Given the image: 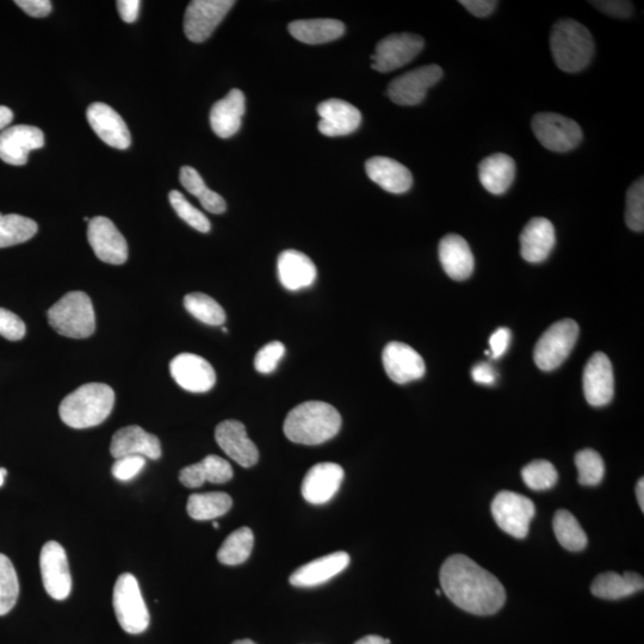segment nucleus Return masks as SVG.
I'll list each match as a JSON object with an SVG mask.
<instances>
[{"instance_id":"nucleus-51","label":"nucleus","mask_w":644,"mask_h":644,"mask_svg":"<svg viewBox=\"0 0 644 644\" xmlns=\"http://www.w3.org/2000/svg\"><path fill=\"white\" fill-rule=\"evenodd\" d=\"M461 5L466 8L470 14L476 17H487L497 8L498 2L494 0H461Z\"/></svg>"},{"instance_id":"nucleus-35","label":"nucleus","mask_w":644,"mask_h":644,"mask_svg":"<svg viewBox=\"0 0 644 644\" xmlns=\"http://www.w3.org/2000/svg\"><path fill=\"white\" fill-rule=\"evenodd\" d=\"M255 536L250 528H240L232 532L218 551V560L222 565L238 566L249 560Z\"/></svg>"},{"instance_id":"nucleus-40","label":"nucleus","mask_w":644,"mask_h":644,"mask_svg":"<svg viewBox=\"0 0 644 644\" xmlns=\"http://www.w3.org/2000/svg\"><path fill=\"white\" fill-rule=\"evenodd\" d=\"M579 476L578 480L582 486H597L603 481L605 464L602 456L597 451L585 449L575 456Z\"/></svg>"},{"instance_id":"nucleus-31","label":"nucleus","mask_w":644,"mask_h":644,"mask_svg":"<svg viewBox=\"0 0 644 644\" xmlns=\"http://www.w3.org/2000/svg\"><path fill=\"white\" fill-rule=\"evenodd\" d=\"M233 478V469L224 458L209 455L201 462L185 467L179 473V481L188 488H198L206 482L227 483Z\"/></svg>"},{"instance_id":"nucleus-2","label":"nucleus","mask_w":644,"mask_h":644,"mask_svg":"<svg viewBox=\"0 0 644 644\" xmlns=\"http://www.w3.org/2000/svg\"><path fill=\"white\" fill-rule=\"evenodd\" d=\"M342 417L330 404L307 401L291 410L283 431L289 441L303 445H319L336 437L342 429Z\"/></svg>"},{"instance_id":"nucleus-48","label":"nucleus","mask_w":644,"mask_h":644,"mask_svg":"<svg viewBox=\"0 0 644 644\" xmlns=\"http://www.w3.org/2000/svg\"><path fill=\"white\" fill-rule=\"evenodd\" d=\"M179 181H181L185 190L197 198L206 193L208 189L204 184L203 178L194 167L184 166L181 173H179Z\"/></svg>"},{"instance_id":"nucleus-9","label":"nucleus","mask_w":644,"mask_h":644,"mask_svg":"<svg viewBox=\"0 0 644 644\" xmlns=\"http://www.w3.org/2000/svg\"><path fill=\"white\" fill-rule=\"evenodd\" d=\"M492 515L499 528L523 540L529 534L531 520L536 513L535 504L522 494L504 491L492 503Z\"/></svg>"},{"instance_id":"nucleus-6","label":"nucleus","mask_w":644,"mask_h":644,"mask_svg":"<svg viewBox=\"0 0 644 644\" xmlns=\"http://www.w3.org/2000/svg\"><path fill=\"white\" fill-rule=\"evenodd\" d=\"M113 605L117 622L128 634L138 635L145 633L150 627V612L133 574L125 573L117 579Z\"/></svg>"},{"instance_id":"nucleus-47","label":"nucleus","mask_w":644,"mask_h":644,"mask_svg":"<svg viewBox=\"0 0 644 644\" xmlns=\"http://www.w3.org/2000/svg\"><path fill=\"white\" fill-rule=\"evenodd\" d=\"M594 8L603 12L606 16L615 18H629L634 14V6L630 2L623 0H599V2H590Z\"/></svg>"},{"instance_id":"nucleus-37","label":"nucleus","mask_w":644,"mask_h":644,"mask_svg":"<svg viewBox=\"0 0 644 644\" xmlns=\"http://www.w3.org/2000/svg\"><path fill=\"white\" fill-rule=\"evenodd\" d=\"M37 224L26 216L0 214V249L26 243L37 233Z\"/></svg>"},{"instance_id":"nucleus-16","label":"nucleus","mask_w":644,"mask_h":644,"mask_svg":"<svg viewBox=\"0 0 644 644\" xmlns=\"http://www.w3.org/2000/svg\"><path fill=\"white\" fill-rule=\"evenodd\" d=\"M170 373L178 386L190 393H206L215 386V370L206 359L181 354L172 359Z\"/></svg>"},{"instance_id":"nucleus-61","label":"nucleus","mask_w":644,"mask_h":644,"mask_svg":"<svg viewBox=\"0 0 644 644\" xmlns=\"http://www.w3.org/2000/svg\"><path fill=\"white\" fill-rule=\"evenodd\" d=\"M213 528H214V529H220V525H219L218 523H214V524H213Z\"/></svg>"},{"instance_id":"nucleus-52","label":"nucleus","mask_w":644,"mask_h":644,"mask_svg":"<svg viewBox=\"0 0 644 644\" xmlns=\"http://www.w3.org/2000/svg\"><path fill=\"white\" fill-rule=\"evenodd\" d=\"M202 207L208 210L212 214H222L226 212L227 204L219 194L214 193V191L207 189L206 193L198 197Z\"/></svg>"},{"instance_id":"nucleus-18","label":"nucleus","mask_w":644,"mask_h":644,"mask_svg":"<svg viewBox=\"0 0 644 644\" xmlns=\"http://www.w3.org/2000/svg\"><path fill=\"white\" fill-rule=\"evenodd\" d=\"M344 469L337 463L315 464L302 481L303 498L313 505H324L334 498L344 481Z\"/></svg>"},{"instance_id":"nucleus-22","label":"nucleus","mask_w":644,"mask_h":644,"mask_svg":"<svg viewBox=\"0 0 644 644\" xmlns=\"http://www.w3.org/2000/svg\"><path fill=\"white\" fill-rule=\"evenodd\" d=\"M86 116H88L91 128L105 144L119 148V150H127L132 144V136H130L125 121L109 105L91 104Z\"/></svg>"},{"instance_id":"nucleus-38","label":"nucleus","mask_w":644,"mask_h":644,"mask_svg":"<svg viewBox=\"0 0 644 644\" xmlns=\"http://www.w3.org/2000/svg\"><path fill=\"white\" fill-rule=\"evenodd\" d=\"M184 307L195 319L210 326L224 325L225 309L213 297L203 293H191L184 297Z\"/></svg>"},{"instance_id":"nucleus-12","label":"nucleus","mask_w":644,"mask_h":644,"mask_svg":"<svg viewBox=\"0 0 644 644\" xmlns=\"http://www.w3.org/2000/svg\"><path fill=\"white\" fill-rule=\"evenodd\" d=\"M40 568L43 586L49 597L67 599L72 590V577L66 551L60 543L49 541L43 546Z\"/></svg>"},{"instance_id":"nucleus-15","label":"nucleus","mask_w":644,"mask_h":644,"mask_svg":"<svg viewBox=\"0 0 644 644\" xmlns=\"http://www.w3.org/2000/svg\"><path fill=\"white\" fill-rule=\"evenodd\" d=\"M585 398L593 407L609 405L615 394L612 364L603 352H596L586 364L582 376Z\"/></svg>"},{"instance_id":"nucleus-46","label":"nucleus","mask_w":644,"mask_h":644,"mask_svg":"<svg viewBox=\"0 0 644 644\" xmlns=\"http://www.w3.org/2000/svg\"><path fill=\"white\" fill-rule=\"evenodd\" d=\"M26 332V324L20 317L8 309L0 308V336L17 342L26 336Z\"/></svg>"},{"instance_id":"nucleus-36","label":"nucleus","mask_w":644,"mask_h":644,"mask_svg":"<svg viewBox=\"0 0 644 644\" xmlns=\"http://www.w3.org/2000/svg\"><path fill=\"white\" fill-rule=\"evenodd\" d=\"M553 529L557 541L569 551L584 550L587 547L588 538L582 530L578 519L567 510H560L555 513Z\"/></svg>"},{"instance_id":"nucleus-50","label":"nucleus","mask_w":644,"mask_h":644,"mask_svg":"<svg viewBox=\"0 0 644 644\" xmlns=\"http://www.w3.org/2000/svg\"><path fill=\"white\" fill-rule=\"evenodd\" d=\"M16 5L35 18L46 17L51 14L53 6L49 0H16Z\"/></svg>"},{"instance_id":"nucleus-24","label":"nucleus","mask_w":644,"mask_h":644,"mask_svg":"<svg viewBox=\"0 0 644 644\" xmlns=\"http://www.w3.org/2000/svg\"><path fill=\"white\" fill-rule=\"evenodd\" d=\"M441 264L451 280L466 281L473 275L475 260L472 250L461 235L448 234L438 246Z\"/></svg>"},{"instance_id":"nucleus-55","label":"nucleus","mask_w":644,"mask_h":644,"mask_svg":"<svg viewBox=\"0 0 644 644\" xmlns=\"http://www.w3.org/2000/svg\"><path fill=\"white\" fill-rule=\"evenodd\" d=\"M12 120H14V113H12L11 109L0 105V130L8 127Z\"/></svg>"},{"instance_id":"nucleus-42","label":"nucleus","mask_w":644,"mask_h":644,"mask_svg":"<svg viewBox=\"0 0 644 644\" xmlns=\"http://www.w3.org/2000/svg\"><path fill=\"white\" fill-rule=\"evenodd\" d=\"M169 200L175 212L183 221L201 233H208L212 225L207 216L200 210L195 208L182 193L177 190H172L169 195Z\"/></svg>"},{"instance_id":"nucleus-10","label":"nucleus","mask_w":644,"mask_h":644,"mask_svg":"<svg viewBox=\"0 0 644 644\" xmlns=\"http://www.w3.org/2000/svg\"><path fill=\"white\" fill-rule=\"evenodd\" d=\"M424 46L423 37L416 34L389 35L377 43L375 54L371 55V67L381 73L398 70L416 59Z\"/></svg>"},{"instance_id":"nucleus-4","label":"nucleus","mask_w":644,"mask_h":644,"mask_svg":"<svg viewBox=\"0 0 644 644\" xmlns=\"http://www.w3.org/2000/svg\"><path fill=\"white\" fill-rule=\"evenodd\" d=\"M550 49L561 71L581 72L593 58V36L584 24L566 18L554 24L550 34Z\"/></svg>"},{"instance_id":"nucleus-5","label":"nucleus","mask_w":644,"mask_h":644,"mask_svg":"<svg viewBox=\"0 0 644 644\" xmlns=\"http://www.w3.org/2000/svg\"><path fill=\"white\" fill-rule=\"evenodd\" d=\"M48 322L60 336L85 339L96 331V315L91 299L83 291H71L49 308Z\"/></svg>"},{"instance_id":"nucleus-20","label":"nucleus","mask_w":644,"mask_h":644,"mask_svg":"<svg viewBox=\"0 0 644 644\" xmlns=\"http://www.w3.org/2000/svg\"><path fill=\"white\" fill-rule=\"evenodd\" d=\"M43 146L45 135L37 127L21 125L0 133V159L9 165H26L29 152L40 150Z\"/></svg>"},{"instance_id":"nucleus-60","label":"nucleus","mask_w":644,"mask_h":644,"mask_svg":"<svg viewBox=\"0 0 644 644\" xmlns=\"http://www.w3.org/2000/svg\"><path fill=\"white\" fill-rule=\"evenodd\" d=\"M4 479H5L4 476L2 475V473H0V487L3 486Z\"/></svg>"},{"instance_id":"nucleus-21","label":"nucleus","mask_w":644,"mask_h":644,"mask_svg":"<svg viewBox=\"0 0 644 644\" xmlns=\"http://www.w3.org/2000/svg\"><path fill=\"white\" fill-rule=\"evenodd\" d=\"M318 114L320 133L330 138L354 133L362 123L361 111L343 99L332 98L320 103Z\"/></svg>"},{"instance_id":"nucleus-39","label":"nucleus","mask_w":644,"mask_h":644,"mask_svg":"<svg viewBox=\"0 0 644 644\" xmlns=\"http://www.w3.org/2000/svg\"><path fill=\"white\" fill-rule=\"evenodd\" d=\"M20 596V582L16 569L8 556L0 554V616L8 615L15 608Z\"/></svg>"},{"instance_id":"nucleus-32","label":"nucleus","mask_w":644,"mask_h":644,"mask_svg":"<svg viewBox=\"0 0 644 644\" xmlns=\"http://www.w3.org/2000/svg\"><path fill=\"white\" fill-rule=\"evenodd\" d=\"M643 587L644 580L640 574L625 572L621 575L616 572H606L594 579L591 592L598 598L618 600L633 596L642 591Z\"/></svg>"},{"instance_id":"nucleus-44","label":"nucleus","mask_w":644,"mask_h":644,"mask_svg":"<svg viewBox=\"0 0 644 644\" xmlns=\"http://www.w3.org/2000/svg\"><path fill=\"white\" fill-rule=\"evenodd\" d=\"M286 355V346L281 342H271L258 351L255 357V368L260 374H271Z\"/></svg>"},{"instance_id":"nucleus-7","label":"nucleus","mask_w":644,"mask_h":644,"mask_svg":"<svg viewBox=\"0 0 644 644\" xmlns=\"http://www.w3.org/2000/svg\"><path fill=\"white\" fill-rule=\"evenodd\" d=\"M579 325L572 319H565L551 325L538 340L534 359L538 368L553 371L566 361L579 338Z\"/></svg>"},{"instance_id":"nucleus-41","label":"nucleus","mask_w":644,"mask_h":644,"mask_svg":"<svg viewBox=\"0 0 644 644\" xmlns=\"http://www.w3.org/2000/svg\"><path fill=\"white\" fill-rule=\"evenodd\" d=\"M525 485L534 491H547L556 485L559 474L549 461L537 460L522 470Z\"/></svg>"},{"instance_id":"nucleus-14","label":"nucleus","mask_w":644,"mask_h":644,"mask_svg":"<svg viewBox=\"0 0 644 644\" xmlns=\"http://www.w3.org/2000/svg\"><path fill=\"white\" fill-rule=\"evenodd\" d=\"M88 239L99 260L107 264L122 265L128 259V244L114 222L97 216L90 221Z\"/></svg>"},{"instance_id":"nucleus-59","label":"nucleus","mask_w":644,"mask_h":644,"mask_svg":"<svg viewBox=\"0 0 644 644\" xmlns=\"http://www.w3.org/2000/svg\"><path fill=\"white\" fill-rule=\"evenodd\" d=\"M0 473H2V475H3V476H4V478H5L6 474H8V470H6V469H4V468H0Z\"/></svg>"},{"instance_id":"nucleus-13","label":"nucleus","mask_w":644,"mask_h":644,"mask_svg":"<svg viewBox=\"0 0 644 644\" xmlns=\"http://www.w3.org/2000/svg\"><path fill=\"white\" fill-rule=\"evenodd\" d=\"M443 77V68L427 65L416 68L392 80L388 86V96L398 105H418L424 102L427 91Z\"/></svg>"},{"instance_id":"nucleus-54","label":"nucleus","mask_w":644,"mask_h":644,"mask_svg":"<svg viewBox=\"0 0 644 644\" xmlns=\"http://www.w3.org/2000/svg\"><path fill=\"white\" fill-rule=\"evenodd\" d=\"M473 380L480 385L491 386L497 380V373L489 363H480L472 371Z\"/></svg>"},{"instance_id":"nucleus-45","label":"nucleus","mask_w":644,"mask_h":644,"mask_svg":"<svg viewBox=\"0 0 644 644\" xmlns=\"http://www.w3.org/2000/svg\"><path fill=\"white\" fill-rule=\"evenodd\" d=\"M146 466V458L142 456H127L119 458L111 468L114 478L119 481H130L136 478Z\"/></svg>"},{"instance_id":"nucleus-29","label":"nucleus","mask_w":644,"mask_h":644,"mask_svg":"<svg viewBox=\"0 0 644 644\" xmlns=\"http://www.w3.org/2000/svg\"><path fill=\"white\" fill-rule=\"evenodd\" d=\"M245 96L243 91L233 89L216 102L210 111V126L221 139L232 138L239 132L245 115Z\"/></svg>"},{"instance_id":"nucleus-62","label":"nucleus","mask_w":644,"mask_h":644,"mask_svg":"<svg viewBox=\"0 0 644 644\" xmlns=\"http://www.w3.org/2000/svg\"><path fill=\"white\" fill-rule=\"evenodd\" d=\"M436 594H438V596H441V591L436 590Z\"/></svg>"},{"instance_id":"nucleus-3","label":"nucleus","mask_w":644,"mask_h":644,"mask_svg":"<svg viewBox=\"0 0 644 644\" xmlns=\"http://www.w3.org/2000/svg\"><path fill=\"white\" fill-rule=\"evenodd\" d=\"M115 405L113 388L104 383H89L74 390L61 402V420L72 429H89L104 423Z\"/></svg>"},{"instance_id":"nucleus-49","label":"nucleus","mask_w":644,"mask_h":644,"mask_svg":"<svg viewBox=\"0 0 644 644\" xmlns=\"http://www.w3.org/2000/svg\"><path fill=\"white\" fill-rule=\"evenodd\" d=\"M511 331L509 328H499L489 338V346H491L492 357L498 359L506 354L507 349L511 343Z\"/></svg>"},{"instance_id":"nucleus-53","label":"nucleus","mask_w":644,"mask_h":644,"mask_svg":"<svg viewBox=\"0 0 644 644\" xmlns=\"http://www.w3.org/2000/svg\"><path fill=\"white\" fill-rule=\"evenodd\" d=\"M116 4L123 21L126 23H134L138 20L141 6L140 0H120Z\"/></svg>"},{"instance_id":"nucleus-33","label":"nucleus","mask_w":644,"mask_h":644,"mask_svg":"<svg viewBox=\"0 0 644 644\" xmlns=\"http://www.w3.org/2000/svg\"><path fill=\"white\" fill-rule=\"evenodd\" d=\"M288 29L291 36L306 45H321V43L336 41L345 33L344 23L331 18L291 22Z\"/></svg>"},{"instance_id":"nucleus-27","label":"nucleus","mask_w":644,"mask_h":644,"mask_svg":"<svg viewBox=\"0 0 644 644\" xmlns=\"http://www.w3.org/2000/svg\"><path fill=\"white\" fill-rule=\"evenodd\" d=\"M365 171L371 181L390 194H405L413 185L411 171L392 158H370L365 164Z\"/></svg>"},{"instance_id":"nucleus-19","label":"nucleus","mask_w":644,"mask_h":644,"mask_svg":"<svg viewBox=\"0 0 644 644\" xmlns=\"http://www.w3.org/2000/svg\"><path fill=\"white\" fill-rule=\"evenodd\" d=\"M215 441L239 466L251 468L259 460L256 444L247 436L246 427L238 420H226L216 426Z\"/></svg>"},{"instance_id":"nucleus-17","label":"nucleus","mask_w":644,"mask_h":644,"mask_svg":"<svg viewBox=\"0 0 644 644\" xmlns=\"http://www.w3.org/2000/svg\"><path fill=\"white\" fill-rule=\"evenodd\" d=\"M382 362L389 379L398 385L420 380L425 375L423 357L404 343H389L383 350Z\"/></svg>"},{"instance_id":"nucleus-25","label":"nucleus","mask_w":644,"mask_h":644,"mask_svg":"<svg viewBox=\"0 0 644 644\" xmlns=\"http://www.w3.org/2000/svg\"><path fill=\"white\" fill-rule=\"evenodd\" d=\"M519 240L523 259L531 264L542 263L555 247L554 225L548 219H532L524 227Z\"/></svg>"},{"instance_id":"nucleus-23","label":"nucleus","mask_w":644,"mask_h":644,"mask_svg":"<svg viewBox=\"0 0 644 644\" xmlns=\"http://www.w3.org/2000/svg\"><path fill=\"white\" fill-rule=\"evenodd\" d=\"M110 452L116 460L127 456H142L157 461L161 457V444L157 436L133 425L123 427L115 433Z\"/></svg>"},{"instance_id":"nucleus-1","label":"nucleus","mask_w":644,"mask_h":644,"mask_svg":"<svg viewBox=\"0 0 644 644\" xmlns=\"http://www.w3.org/2000/svg\"><path fill=\"white\" fill-rule=\"evenodd\" d=\"M439 579L451 602L473 615H494L506 602L503 584L466 555L450 556Z\"/></svg>"},{"instance_id":"nucleus-57","label":"nucleus","mask_w":644,"mask_h":644,"mask_svg":"<svg viewBox=\"0 0 644 644\" xmlns=\"http://www.w3.org/2000/svg\"><path fill=\"white\" fill-rule=\"evenodd\" d=\"M644 480L643 478L640 479L639 482H637L636 486V497L637 501H639V505L641 507V510L644 511Z\"/></svg>"},{"instance_id":"nucleus-8","label":"nucleus","mask_w":644,"mask_h":644,"mask_svg":"<svg viewBox=\"0 0 644 644\" xmlns=\"http://www.w3.org/2000/svg\"><path fill=\"white\" fill-rule=\"evenodd\" d=\"M532 132L544 148L551 152L565 153L580 145L584 134L572 119L554 113H540L531 122Z\"/></svg>"},{"instance_id":"nucleus-26","label":"nucleus","mask_w":644,"mask_h":644,"mask_svg":"<svg viewBox=\"0 0 644 644\" xmlns=\"http://www.w3.org/2000/svg\"><path fill=\"white\" fill-rule=\"evenodd\" d=\"M350 565V556L345 551H337L318 560L311 561L291 574L290 584L295 587H315L325 584Z\"/></svg>"},{"instance_id":"nucleus-30","label":"nucleus","mask_w":644,"mask_h":644,"mask_svg":"<svg viewBox=\"0 0 644 644\" xmlns=\"http://www.w3.org/2000/svg\"><path fill=\"white\" fill-rule=\"evenodd\" d=\"M482 187L493 195H503L511 188L516 178V163L504 153H495L483 159L479 165Z\"/></svg>"},{"instance_id":"nucleus-11","label":"nucleus","mask_w":644,"mask_h":644,"mask_svg":"<svg viewBox=\"0 0 644 644\" xmlns=\"http://www.w3.org/2000/svg\"><path fill=\"white\" fill-rule=\"evenodd\" d=\"M234 4L233 0H194L185 11V35L196 43L208 40Z\"/></svg>"},{"instance_id":"nucleus-43","label":"nucleus","mask_w":644,"mask_h":644,"mask_svg":"<svg viewBox=\"0 0 644 644\" xmlns=\"http://www.w3.org/2000/svg\"><path fill=\"white\" fill-rule=\"evenodd\" d=\"M625 221L634 232H643L644 229V181L643 177L637 179L627 193V207H625Z\"/></svg>"},{"instance_id":"nucleus-28","label":"nucleus","mask_w":644,"mask_h":644,"mask_svg":"<svg viewBox=\"0 0 644 644\" xmlns=\"http://www.w3.org/2000/svg\"><path fill=\"white\" fill-rule=\"evenodd\" d=\"M277 271L282 286L290 291L311 287L318 274L312 259L296 250L281 253L278 257Z\"/></svg>"},{"instance_id":"nucleus-58","label":"nucleus","mask_w":644,"mask_h":644,"mask_svg":"<svg viewBox=\"0 0 644 644\" xmlns=\"http://www.w3.org/2000/svg\"><path fill=\"white\" fill-rule=\"evenodd\" d=\"M232 644H257V643L253 642V641H251L249 639H246V640L235 641Z\"/></svg>"},{"instance_id":"nucleus-34","label":"nucleus","mask_w":644,"mask_h":644,"mask_svg":"<svg viewBox=\"0 0 644 644\" xmlns=\"http://www.w3.org/2000/svg\"><path fill=\"white\" fill-rule=\"evenodd\" d=\"M232 505L233 500L227 493H202L190 495L187 510L191 518L203 522L226 515Z\"/></svg>"},{"instance_id":"nucleus-56","label":"nucleus","mask_w":644,"mask_h":644,"mask_svg":"<svg viewBox=\"0 0 644 644\" xmlns=\"http://www.w3.org/2000/svg\"><path fill=\"white\" fill-rule=\"evenodd\" d=\"M355 644H390V641L382 639L381 636L370 635L363 637V639L358 640Z\"/></svg>"}]
</instances>
